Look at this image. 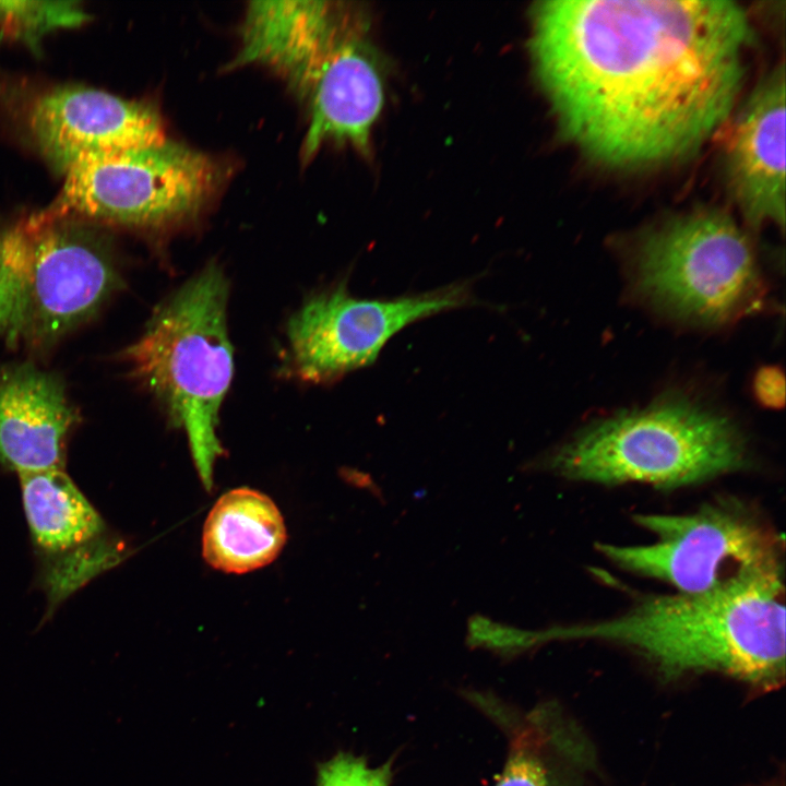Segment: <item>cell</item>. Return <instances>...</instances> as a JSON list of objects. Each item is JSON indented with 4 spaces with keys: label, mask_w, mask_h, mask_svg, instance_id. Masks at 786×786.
I'll return each mask as SVG.
<instances>
[{
    "label": "cell",
    "mask_w": 786,
    "mask_h": 786,
    "mask_svg": "<svg viewBox=\"0 0 786 786\" xmlns=\"http://www.w3.org/2000/svg\"><path fill=\"white\" fill-rule=\"evenodd\" d=\"M754 31L729 0H548L531 52L562 135L641 170L695 154L739 102Z\"/></svg>",
    "instance_id": "1"
},
{
    "label": "cell",
    "mask_w": 786,
    "mask_h": 786,
    "mask_svg": "<svg viewBox=\"0 0 786 786\" xmlns=\"http://www.w3.org/2000/svg\"><path fill=\"white\" fill-rule=\"evenodd\" d=\"M540 645L598 640L631 647L674 678L719 671L757 690L785 680L783 572L743 577L703 594L650 596L610 619L538 630Z\"/></svg>",
    "instance_id": "2"
},
{
    "label": "cell",
    "mask_w": 786,
    "mask_h": 786,
    "mask_svg": "<svg viewBox=\"0 0 786 786\" xmlns=\"http://www.w3.org/2000/svg\"><path fill=\"white\" fill-rule=\"evenodd\" d=\"M228 293L224 272L207 264L156 308L144 332L121 353L130 374L184 430L207 487L222 453L216 429L234 374Z\"/></svg>",
    "instance_id": "3"
},
{
    "label": "cell",
    "mask_w": 786,
    "mask_h": 786,
    "mask_svg": "<svg viewBox=\"0 0 786 786\" xmlns=\"http://www.w3.org/2000/svg\"><path fill=\"white\" fill-rule=\"evenodd\" d=\"M743 461L742 437L730 420L669 398L596 421L536 464L570 480L675 488L734 472Z\"/></svg>",
    "instance_id": "4"
},
{
    "label": "cell",
    "mask_w": 786,
    "mask_h": 786,
    "mask_svg": "<svg viewBox=\"0 0 786 786\" xmlns=\"http://www.w3.org/2000/svg\"><path fill=\"white\" fill-rule=\"evenodd\" d=\"M87 224L36 213L0 228V341L51 344L119 287L114 257Z\"/></svg>",
    "instance_id": "5"
},
{
    "label": "cell",
    "mask_w": 786,
    "mask_h": 786,
    "mask_svg": "<svg viewBox=\"0 0 786 786\" xmlns=\"http://www.w3.org/2000/svg\"><path fill=\"white\" fill-rule=\"evenodd\" d=\"M631 261L639 293L691 322H730L755 308L763 295L751 241L720 210H693L647 230Z\"/></svg>",
    "instance_id": "6"
},
{
    "label": "cell",
    "mask_w": 786,
    "mask_h": 786,
    "mask_svg": "<svg viewBox=\"0 0 786 786\" xmlns=\"http://www.w3.org/2000/svg\"><path fill=\"white\" fill-rule=\"evenodd\" d=\"M53 203L38 212L140 228L164 227L194 215L218 183V166L178 143L99 155L64 172Z\"/></svg>",
    "instance_id": "7"
},
{
    "label": "cell",
    "mask_w": 786,
    "mask_h": 786,
    "mask_svg": "<svg viewBox=\"0 0 786 786\" xmlns=\"http://www.w3.org/2000/svg\"><path fill=\"white\" fill-rule=\"evenodd\" d=\"M655 539L647 545L602 544L599 550L629 571L703 594L747 576L783 572L781 540L734 504H708L691 514H638Z\"/></svg>",
    "instance_id": "8"
},
{
    "label": "cell",
    "mask_w": 786,
    "mask_h": 786,
    "mask_svg": "<svg viewBox=\"0 0 786 786\" xmlns=\"http://www.w3.org/2000/svg\"><path fill=\"white\" fill-rule=\"evenodd\" d=\"M468 283L394 298H357L346 282L307 298L287 324L286 369L310 383H329L371 365L398 331L471 305Z\"/></svg>",
    "instance_id": "9"
},
{
    "label": "cell",
    "mask_w": 786,
    "mask_h": 786,
    "mask_svg": "<svg viewBox=\"0 0 786 786\" xmlns=\"http://www.w3.org/2000/svg\"><path fill=\"white\" fill-rule=\"evenodd\" d=\"M35 146L62 172L91 157L162 144V119L147 103L83 86L46 90L27 103Z\"/></svg>",
    "instance_id": "10"
},
{
    "label": "cell",
    "mask_w": 786,
    "mask_h": 786,
    "mask_svg": "<svg viewBox=\"0 0 786 786\" xmlns=\"http://www.w3.org/2000/svg\"><path fill=\"white\" fill-rule=\"evenodd\" d=\"M362 26L352 13L296 93L309 109L305 160L327 142L370 152L372 128L384 105V79Z\"/></svg>",
    "instance_id": "11"
},
{
    "label": "cell",
    "mask_w": 786,
    "mask_h": 786,
    "mask_svg": "<svg viewBox=\"0 0 786 786\" xmlns=\"http://www.w3.org/2000/svg\"><path fill=\"white\" fill-rule=\"evenodd\" d=\"M785 69L765 73L736 107L724 150L727 191L745 219L785 224Z\"/></svg>",
    "instance_id": "12"
},
{
    "label": "cell",
    "mask_w": 786,
    "mask_h": 786,
    "mask_svg": "<svg viewBox=\"0 0 786 786\" xmlns=\"http://www.w3.org/2000/svg\"><path fill=\"white\" fill-rule=\"evenodd\" d=\"M76 421L55 376L28 365L0 368V463L19 475L64 469Z\"/></svg>",
    "instance_id": "13"
},
{
    "label": "cell",
    "mask_w": 786,
    "mask_h": 786,
    "mask_svg": "<svg viewBox=\"0 0 786 786\" xmlns=\"http://www.w3.org/2000/svg\"><path fill=\"white\" fill-rule=\"evenodd\" d=\"M349 15L341 4L326 1H253L229 68L267 66L297 93Z\"/></svg>",
    "instance_id": "14"
},
{
    "label": "cell",
    "mask_w": 786,
    "mask_h": 786,
    "mask_svg": "<svg viewBox=\"0 0 786 786\" xmlns=\"http://www.w3.org/2000/svg\"><path fill=\"white\" fill-rule=\"evenodd\" d=\"M467 699L503 733L507 757L493 786H572L577 746L550 705L522 712L502 700L471 691Z\"/></svg>",
    "instance_id": "15"
},
{
    "label": "cell",
    "mask_w": 786,
    "mask_h": 786,
    "mask_svg": "<svg viewBox=\"0 0 786 786\" xmlns=\"http://www.w3.org/2000/svg\"><path fill=\"white\" fill-rule=\"evenodd\" d=\"M285 543V523L272 499L237 488L224 493L210 511L202 553L212 568L241 574L273 562Z\"/></svg>",
    "instance_id": "16"
},
{
    "label": "cell",
    "mask_w": 786,
    "mask_h": 786,
    "mask_svg": "<svg viewBox=\"0 0 786 786\" xmlns=\"http://www.w3.org/2000/svg\"><path fill=\"white\" fill-rule=\"evenodd\" d=\"M19 476L27 524L41 550L67 552L102 535V516L64 469Z\"/></svg>",
    "instance_id": "17"
},
{
    "label": "cell",
    "mask_w": 786,
    "mask_h": 786,
    "mask_svg": "<svg viewBox=\"0 0 786 786\" xmlns=\"http://www.w3.org/2000/svg\"><path fill=\"white\" fill-rule=\"evenodd\" d=\"M84 20L85 14L72 2L0 1V27L29 43L48 31Z\"/></svg>",
    "instance_id": "18"
},
{
    "label": "cell",
    "mask_w": 786,
    "mask_h": 786,
    "mask_svg": "<svg viewBox=\"0 0 786 786\" xmlns=\"http://www.w3.org/2000/svg\"><path fill=\"white\" fill-rule=\"evenodd\" d=\"M393 763L371 766L362 757L340 752L319 766L317 786H391Z\"/></svg>",
    "instance_id": "19"
},
{
    "label": "cell",
    "mask_w": 786,
    "mask_h": 786,
    "mask_svg": "<svg viewBox=\"0 0 786 786\" xmlns=\"http://www.w3.org/2000/svg\"><path fill=\"white\" fill-rule=\"evenodd\" d=\"M753 391L758 401L770 408H781L785 404V377L777 367L761 368L753 380Z\"/></svg>",
    "instance_id": "20"
}]
</instances>
